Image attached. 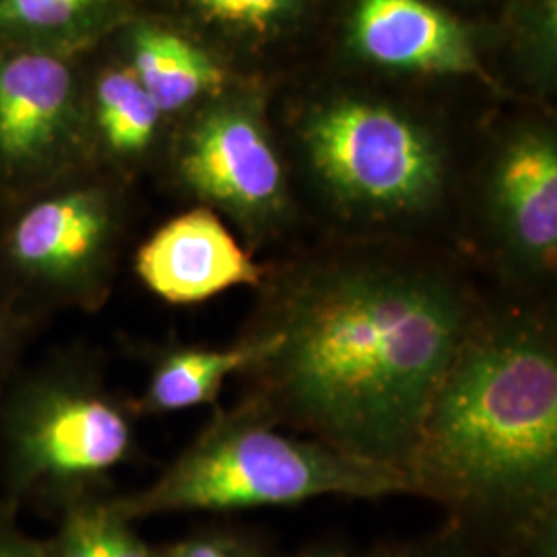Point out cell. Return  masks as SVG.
<instances>
[{"mask_svg":"<svg viewBox=\"0 0 557 557\" xmlns=\"http://www.w3.org/2000/svg\"><path fill=\"white\" fill-rule=\"evenodd\" d=\"M432 273L347 267L306 278L264 331V403L341 453L407 471L425 411L471 333Z\"/></svg>","mask_w":557,"mask_h":557,"instance_id":"cell-1","label":"cell"},{"mask_svg":"<svg viewBox=\"0 0 557 557\" xmlns=\"http://www.w3.org/2000/svg\"><path fill=\"white\" fill-rule=\"evenodd\" d=\"M407 473L421 496L502 524L522 547L556 531L557 359L547 335L517 320L473 326Z\"/></svg>","mask_w":557,"mask_h":557,"instance_id":"cell-2","label":"cell"},{"mask_svg":"<svg viewBox=\"0 0 557 557\" xmlns=\"http://www.w3.org/2000/svg\"><path fill=\"white\" fill-rule=\"evenodd\" d=\"M418 494L407 471L275 432L267 418L239 411L218 418L200 438L133 498L114 506L128 520L186 510L287 506L320 496L384 498Z\"/></svg>","mask_w":557,"mask_h":557,"instance_id":"cell-3","label":"cell"},{"mask_svg":"<svg viewBox=\"0 0 557 557\" xmlns=\"http://www.w3.org/2000/svg\"><path fill=\"white\" fill-rule=\"evenodd\" d=\"M304 139L317 176L345 207L388 215L438 197V147L388 108L341 101L310 120Z\"/></svg>","mask_w":557,"mask_h":557,"instance_id":"cell-4","label":"cell"},{"mask_svg":"<svg viewBox=\"0 0 557 557\" xmlns=\"http://www.w3.org/2000/svg\"><path fill=\"white\" fill-rule=\"evenodd\" d=\"M79 120L71 50L0 41V165L36 174L69 151Z\"/></svg>","mask_w":557,"mask_h":557,"instance_id":"cell-5","label":"cell"},{"mask_svg":"<svg viewBox=\"0 0 557 557\" xmlns=\"http://www.w3.org/2000/svg\"><path fill=\"white\" fill-rule=\"evenodd\" d=\"M182 182L200 199L246 223H264L285 205V174L259 120L225 108L197 120L178 151Z\"/></svg>","mask_w":557,"mask_h":557,"instance_id":"cell-6","label":"cell"},{"mask_svg":"<svg viewBox=\"0 0 557 557\" xmlns=\"http://www.w3.org/2000/svg\"><path fill=\"white\" fill-rule=\"evenodd\" d=\"M137 273L170 304H197L262 277L223 221L202 207L168 221L140 246Z\"/></svg>","mask_w":557,"mask_h":557,"instance_id":"cell-7","label":"cell"},{"mask_svg":"<svg viewBox=\"0 0 557 557\" xmlns=\"http://www.w3.org/2000/svg\"><path fill=\"white\" fill-rule=\"evenodd\" d=\"M131 448V425L94 395L59 393L41 400L20 432V457L32 478L100 475Z\"/></svg>","mask_w":557,"mask_h":557,"instance_id":"cell-8","label":"cell"},{"mask_svg":"<svg viewBox=\"0 0 557 557\" xmlns=\"http://www.w3.org/2000/svg\"><path fill=\"white\" fill-rule=\"evenodd\" d=\"M351 34L382 66L485 77L467 32L425 0H359Z\"/></svg>","mask_w":557,"mask_h":557,"instance_id":"cell-9","label":"cell"},{"mask_svg":"<svg viewBox=\"0 0 557 557\" xmlns=\"http://www.w3.org/2000/svg\"><path fill=\"white\" fill-rule=\"evenodd\" d=\"M110 227L112 213L103 193L66 190L21 213L9 234V255L34 277H81L100 260Z\"/></svg>","mask_w":557,"mask_h":557,"instance_id":"cell-10","label":"cell"},{"mask_svg":"<svg viewBox=\"0 0 557 557\" xmlns=\"http://www.w3.org/2000/svg\"><path fill=\"white\" fill-rule=\"evenodd\" d=\"M494 209L512 248L533 269H554L557 255V149L547 135H522L499 158Z\"/></svg>","mask_w":557,"mask_h":557,"instance_id":"cell-11","label":"cell"},{"mask_svg":"<svg viewBox=\"0 0 557 557\" xmlns=\"http://www.w3.org/2000/svg\"><path fill=\"white\" fill-rule=\"evenodd\" d=\"M163 114L180 112L223 87L220 64L174 29L143 23L128 36V62Z\"/></svg>","mask_w":557,"mask_h":557,"instance_id":"cell-12","label":"cell"},{"mask_svg":"<svg viewBox=\"0 0 557 557\" xmlns=\"http://www.w3.org/2000/svg\"><path fill=\"white\" fill-rule=\"evenodd\" d=\"M269 349L267 333L246 338L227 349H180L153 372L140 407L170 413L213 403L223 382L239 370H252Z\"/></svg>","mask_w":557,"mask_h":557,"instance_id":"cell-13","label":"cell"},{"mask_svg":"<svg viewBox=\"0 0 557 557\" xmlns=\"http://www.w3.org/2000/svg\"><path fill=\"white\" fill-rule=\"evenodd\" d=\"M165 114L128 64L110 66L94 85V120L103 145L114 156L143 153Z\"/></svg>","mask_w":557,"mask_h":557,"instance_id":"cell-14","label":"cell"},{"mask_svg":"<svg viewBox=\"0 0 557 557\" xmlns=\"http://www.w3.org/2000/svg\"><path fill=\"white\" fill-rule=\"evenodd\" d=\"M110 0H0V41L71 50Z\"/></svg>","mask_w":557,"mask_h":557,"instance_id":"cell-15","label":"cell"},{"mask_svg":"<svg viewBox=\"0 0 557 557\" xmlns=\"http://www.w3.org/2000/svg\"><path fill=\"white\" fill-rule=\"evenodd\" d=\"M114 502L79 504L69 510L48 557H156Z\"/></svg>","mask_w":557,"mask_h":557,"instance_id":"cell-16","label":"cell"},{"mask_svg":"<svg viewBox=\"0 0 557 557\" xmlns=\"http://www.w3.org/2000/svg\"><path fill=\"white\" fill-rule=\"evenodd\" d=\"M200 15L232 27L264 32L285 20L299 0H188Z\"/></svg>","mask_w":557,"mask_h":557,"instance_id":"cell-17","label":"cell"},{"mask_svg":"<svg viewBox=\"0 0 557 557\" xmlns=\"http://www.w3.org/2000/svg\"><path fill=\"white\" fill-rule=\"evenodd\" d=\"M156 557H264L259 543L236 531H205L158 549Z\"/></svg>","mask_w":557,"mask_h":557,"instance_id":"cell-18","label":"cell"},{"mask_svg":"<svg viewBox=\"0 0 557 557\" xmlns=\"http://www.w3.org/2000/svg\"><path fill=\"white\" fill-rule=\"evenodd\" d=\"M0 557H48L46 545L25 539L15 531L0 529Z\"/></svg>","mask_w":557,"mask_h":557,"instance_id":"cell-19","label":"cell"},{"mask_svg":"<svg viewBox=\"0 0 557 557\" xmlns=\"http://www.w3.org/2000/svg\"><path fill=\"white\" fill-rule=\"evenodd\" d=\"M379 557H471L455 545H413V547H386Z\"/></svg>","mask_w":557,"mask_h":557,"instance_id":"cell-20","label":"cell"},{"mask_svg":"<svg viewBox=\"0 0 557 557\" xmlns=\"http://www.w3.org/2000/svg\"><path fill=\"white\" fill-rule=\"evenodd\" d=\"M294 557H347L343 554H338L335 549H312V552H306V554H298Z\"/></svg>","mask_w":557,"mask_h":557,"instance_id":"cell-21","label":"cell"}]
</instances>
